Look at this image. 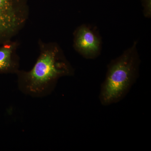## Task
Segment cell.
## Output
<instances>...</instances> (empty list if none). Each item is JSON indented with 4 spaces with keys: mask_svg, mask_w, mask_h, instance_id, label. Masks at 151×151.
<instances>
[{
    "mask_svg": "<svg viewBox=\"0 0 151 151\" xmlns=\"http://www.w3.org/2000/svg\"><path fill=\"white\" fill-rule=\"evenodd\" d=\"M39 46V55L32 68L28 71L19 70L16 74L22 92L42 97L51 94L60 78L74 75V70L56 42L40 40Z\"/></svg>",
    "mask_w": 151,
    "mask_h": 151,
    "instance_id": "6da1fadb",
    "label": "cell"
},
{
    "mask_svg": "<svg viewBox=\"0 0 151 151\" xmlns=\"http://www.w3.org/2000/svg\"><path fill=\"white\" fill-rule=\"evenodd\" d=\"M137 41L107 66V73L100 87L99 100L107 106L122 101L130 92L139 75L141 60Z\"/></svg>",
    "mask_w": 151,
    "mask_h": 151,
    "instance_id": "7a4b0ae2",
    "label": "cell"
},
{
    "mask_svg": "<svg viewBox=\"0 0 151 151\" xmlns=\"http://www.w3.org/2000/svg\"><path fill=\"white\" fill-rule=\"evenodd\" d=\"M29 14L27 0H0V45L20 31Z\"/></svg>",
    "mask_w": 151,
    "mask_h": 151,
    "instance_id": "3957f363",
    "label": "cell"
},
{
    "mask_svg": "<svg viewBox=\"0 0 151 151\" xmlns=\"http://www.w3.org/2000/svg\"><path fill=\"white\" fill-rule=\"evenodd\" d=\"M73 43L76 51L86 59H95L101 53V37L96 28L90 25L82 24L75 29Z\"/></svg>",
    "mask_w": 151,
    "mask_h": 151,
    "instance_id": "277c9868",
    "label": "cell"
},
{
    "mask_svg": "<svg viewBox=\"0 0 151 151\" xmlns=\"http://www.w3.org/2000/svg\"><path fill=\"white\" fill-rule=\"evenodd\" d=\"M17 41H8L0 45V73H15L19 70Z\"/></svg>",
    "mask_w": 151,
    "mask_h": 151,
    "instance_id": "5b68a950",
    "label": "cell"
},
{
    "mask_svg": "<svg viewBox=\"0 0 151 151\" xmlns=\"http://www.w3.org/2000/svg\"><path fill=\"white\" fill-rule=\"evenodd\" d=\"M143 7V14L146 18L151 17V0H142Z\"/></svg>",
    "mask_w": 151,
    "mask_h": 151,
    "instance_id": "8992f818",
    "label": "cell"
}]
</instances>
